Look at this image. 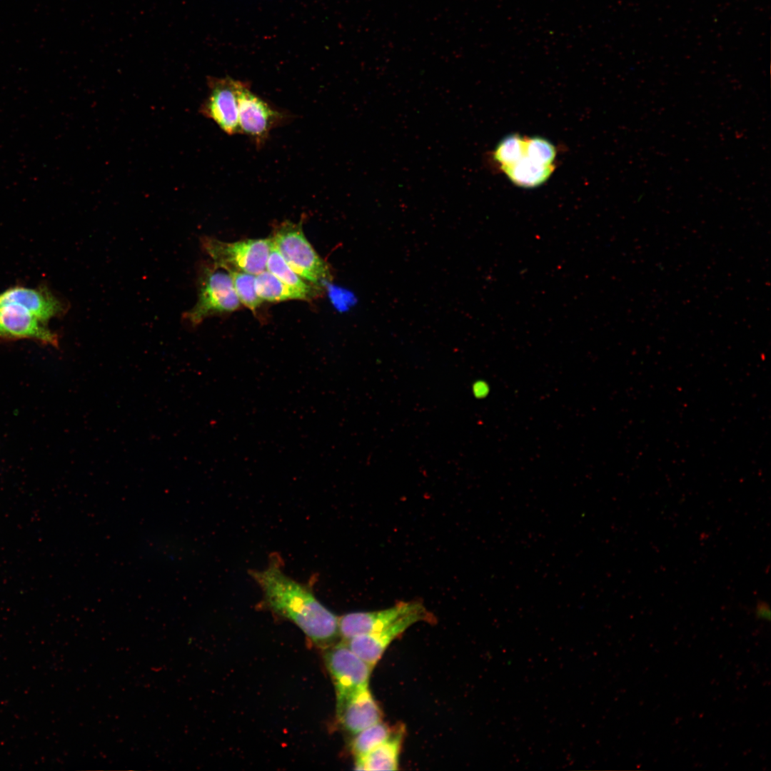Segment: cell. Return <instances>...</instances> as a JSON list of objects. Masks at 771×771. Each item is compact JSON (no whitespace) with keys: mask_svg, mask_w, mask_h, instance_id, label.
Masks as SVG:
<instances>
[{"mask_svg":"<svg viewBox=\"0 0 771 771\" xmlns=\"http://www.w3.org/2000/svg\"><path fill=\"white\" fill-rule=\"evenodd\" d=\"M263 593L262 604L297 625L316 645L328 647L339 636V618L326 608L312 589L287 575L274 556L267 568L251 570Z\"/></svg>","mask_w":771,"mask_h":771,"instance_id":"cell-1","label":"cell"},{"mask_svg":"<svg viewBox=\"0 0 771 771\" xmlns=\"http://www.w3.org/2000/svg\"><path fill=\"white\" fill-rule=\"evenodd\" d=\"M435 620L434 615L422 603L383 630L356 636L346 642L355 653L374 667L390 643L409 627L421 621L433 623Z\"/></svg>","mask_w":771,"mask_h":771,"instance_id":"cell-8","label":"cell"},{"mask_svg":"<svg viewBox=\"0 0 771 771\" xmlns=\"http://www.w3.org/2000/svg\"><path fill=\"white\" fill-rule=\"evenodd\" d=\"M241 303L256 313L263 301L257 294L255 287L256 276L241 271L228 272Z\"/></svg>","mask_w":771,"mask_h":771,"instance_id":"cell-19","label":"cell"},{"mask_svg":"<svg viewBox=\"0 0 771 771\" xmlns=\"http://www.w3.org/2000/svg\"><path fill=\"white\" fill-rule=\"evenodd\" d=\"M499 168L515 185L533 188L548 181L555 170V165L540 164L525 155L515 163Z\"/></svg>","mask_w":771,"mask_h":771,"instance_id":"cell-14","label":"cell"},{"mask_svg":"<svg viewBox=\"0 0 771 771\" xmlns=\"http://www.w3.org/2000/svg\"><path fill=\"white\" fill-rule=\"evenodd\" d=\"M266 270L286 285L306 295L310 300L319 296L323 291L321 287L307 281L297 274L283 259L273 243L266 263Z\"/></svg>","mask_w":771,"mask_h":771,"instance_id":"cell-15","label":"cell"},{"mask_svg":"<svg viewBox=\"0 0 771 771\" xmlns=\"http://www.w3.org/2000/svg\"><path fill=\"white\" fill-rule=\"evenodd\" d=\"M303 222L285 221L277 225L271 238L288 266L307 281L321 287L330 282L332 273L306 238Z\"/></svg>","mask_w":771,"mask_h":771,"instance_id":"cell-2","label":"cell"},{"mask_svg":"<svg viewBox=\"0 0 771 771\" xmlns=\"http://www.w3.org/2000/svg\"><path fill=\"white\" fill-rule=\"evenodd\" d=\"M0 336L30 338L54 346L58 345L57 336L45 326V323L16 303L0 306Z\"/></svg>","mask_w":771,"mask_h":771,"instance_id":"cell-10","label":"cell"},{"mask_svg":"<svg viewBox=\"0 0 771 771\" xmlns=\"http://www.w3.org/2000/svg\"><path fill=\"white\" fill-rule=\"evenodd\" d=\"M403 725L388 740L360 758L355 759V769L360 770H398L405 734Z\"/></svg>","mask_w":771,"mask_h":771,"instance_id":"cell-13","label":"cell"},{"mask_svg":"<svg viewBox=\"0 0 771 771\" xmlns=\"http://www.w3.org/2000/svg\"><path fill=\"white\" fill-rule=\"evenodd\" d=\"M291 115L253 93L247 83L238 99L239 133L248 136L261 148L267 141L270 132L285 125Z\"/></svg>","mask_w":771,"mask_h":771,"instance_id":"cell-5","label":"cell"},{"mask_svg":"<svg viewBox=\"0 0 771 771\" xmlns=\"http://www.w3.org/2000/svg\"><path fill=\"white\" fill-rule=\"evenodd\" d=\"M255 287L258 296L263 301L269 302L288 300L310 301L306 295L286 285L266 269L256 276Z\"/></svg>","mask_w":771,"mask_h":771,"instance_id":"cell-16","label":"cell"},{"mask_svg":"<svg viewBox=\"0 0 771 771\" xmlns=\"http://www.w3.org/2000/svg\"><path fill=\"white\" fill-rule=\"evenodd\" d=\"M525 137L511 134L503 138L492 152V158L499 167L508 166L525 156Z\"/></svg>","mask_w":771,"mask_h":771,"instance_id":"cell-20","label":"cell"},{"mask_svg":"<svg viewBox=\"0 0 771 771\" xmlns=\"http://www.w3.org/2000/svg\"><path fill=\"white\" fill-rule=\"evenodd\" d=\"M240 306L229 273L213 266L204 267L198 280L197 302L183 318L196 326L208 316L235 311Z\"/></svg>","mask_w":771,"mask_h":771,"instance_id":"cell-4","label":"cell"},{"mask_svg":"<svg viewBox=\"0 0 771 771\" xmlns=\"http://www.w3.org/2000/svg\"><path fill=\"white\" fill-rule=\"evenodd\" d=\"M7 303L23 306L45 323L61 314L64 309L61 302L50 293L21 286L11 288L0 294V306Z\"/></svg>","mask_w":771,"mask_h":771,"instance_id":"cell-12","label":"cell"},{"mask_svg":"<svg viewBox=\"0 0 771 771\" xmlns=\"http://www.w3.org/2000/svg\"><path fill=\"white\" fill-rule=\"evenodd\" d=\"M201 243L214 268L255 276L266 269L272 245L271 238L224 242L206 236L201 239Z\"/></svg>","mask_w":771,"mask_h":771,"instance_id":"cell-3","label":"cell"},{"mask_svg":"<svg viewBox=\"0 0 771 771\" xmlns=\"http://www.w3.org/2000/svg\"><path fill=\"white\" fill-rule=\"evenodd\" d=\"M401 725L398 724L392 726L380 721L354 735L351 742V751L354 758L363 757L388 740Z\"/></svg>","mask_w":771,"mask_h":771,"instance_id":"cell-17","label":"cell"},{"mask_svg":"<svg viewBox=\"0 0 771 771\" xmlns=\"http://www.w3.org/2000/svg\"><path fill=\"white\" fill-rule=\"evenodd\" d=\"M338 720L343 728L357 734L382 721V710L368 687L358 690L336 705Z\"/></svg>","mask_w":771,"mask_h":771,"instance_id":"cell-11","label":"cell"},{"mask_svg":"<svg viewBox=\"0 0 771 771\" xmlns=\"http://www.w3.org/2000/svg\"><path fill=\"white\" fill-rule=\"evenodd\" d=\"M554 145L543 137H525V155L543 165H554L556 157Z\"/></svg>","mask_w":771,"mask_h":771,"instance_id":"cell-21","label":"cell"},{"mask_svg":"<svg viewBox=\"0 0 771 771\" xmlns=\"http://www.w3.org/2000/svg\"><path fill=\"white\" fill-rule=\"evenodd\" d=\"M421 604L418 600L400 601L381 610L347 613L339 618V635L343 640L348 641L360 635L381 630Z\"/></svg>","mask_w":771,"mask_h":771,"instance_id":"cell-9","label":"cell"},{"mask_svg":"<svg viewBox=\"0 0 771 771\" xmlns=\"http://www.w3.org/2000/svg\"><path fill=\"white\" fill-rule=\"evenodd\" d=\"M207 84L208 94L200 106V113L228 135L239 133L238 99L246 83L230 76H211Z\"/></svg>","mask_w":771,"mask_h":771,"instance_id":"cell-7","label":"cell"},{"mask_svg":"<svg viewBox=\"0 0 771 771\" xmlns=\"http://www.w3.org/2000/svg\"><path fill=\"white\" fill-rule=\"evenodd\" d=\"M755 614L757 618L769 621L770 620V608L769 604L764 600H758L755 608Z\"/></svg>","mask_w":771,"mask_h":771,"instance_id":"cell-22","label":"cell"},{"mask_svg":"<svg viewBox=\"0 0 771 771\" xmlns=\"http://www.w3.org/2000/svg\"><path fill=\"white\" fill-rule=\"evenodd\" d=\"M325 662L336 692V705L353 692L368 687L374 667L367 663L343 640L326 647Z\"/></svg>","mask_w":771,"mask_h":771,"instance_id":"cell-6","label":"cell"},{"mask_svg":"<svg viewBox=\"0 0 771 771\" xmlns=\"http://www.w3.org/2000/svg\"><path fill=\"white\" fill-rule=\"evenodd\" d=\"M147 548L148 553L158 560L183 562L185 548L182 538L157 537L148 542Z\"/></svg>","mask_w":771,"mask_h":771,"instance_id":"cell-18","label":"cell"}]
</instances>
